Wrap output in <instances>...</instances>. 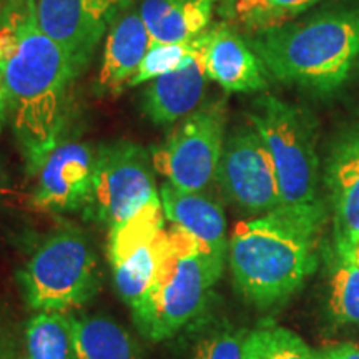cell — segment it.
<instances>
[{"label": "cell", "mask_w": 359, "mask_h": 359, "mask_svg": "<svg viewBox=\"0 0 359 359\" xmlns=\"http://www.w3.org/2000/svg\"><path fill=\"white\" fill-rule=\"evenodd\" d=\"M313 359H359V344H336L320 353H313Z\"/></svg>", "instance_id": "cell-26"}, {"label": "cell", "mask_w": 359, "mask_h": 359, "mask_svg": "<svg viewBox=\"0 0 359 359\" xmlns=\"http://www.w3.org/2000/svg\"><path fill=\"white\" fill-rule=\"evenodd\" d=\"M150 47V34L142 13L130 8L107 34L102 67L95 82L97 95L116 97L130 87V80L137 74Z\"/></svg>", "instance_id": "cell-16"}, {"label": "cell", "mask_w": 359, "mask_h": 359, "mask_svg": "<svg viewBox=\"0 0 359 359\" xmlns=\"http://www.w3.org/2000/svg\"><path fill=\"white\" fill-rule=\"evenodd\" d=\"M0 70L2 115L11 118L30 173L65 138L77 79L64 48L40 29L37 0H4Z\"/></svg>", "instance_id": "cell-1"}, {"label": "cell", "mask_w": 359, "mask_h": 359, "mask_svg": "<svg viewBox=\"0 0 359 359\" xmlns=\"http://www.w3.org/2000/svg\"><path fill=\"white\" fill-rule=\"evenodd\" d=\"M6 183H7L6 173H4V168H2V165H0V198H2V196H4V193H6Z\"/></svg>", "instance_id": "cell-29"}, {"label": "cell", "mask_w": 359, "mask_h": 359, "mask_svg": "<svg viewBox=\"0 0 359 359\" xmlns=\"http://www.w3.org/2000/svg\"><path fill=\"white\" fill-rule=\"evenodd\" d=\"M223 264L224 259L206 253L195 238L172 224L154 281L132 308L140 333L163 341L182 331L203 311Z\"/></svg>", "instance_id": "cell-4"}, {"label": "cell", "mask_w": 359, "mask_h": 359, "mask_svg": "<svg viewBox=\"0 0 359 359\" xmlns=\"http://www.w3.org/2000/svg\"><path fill=\"white\" fill-rule=\"evenodd\" d=\"M27 359H79L75 320L65 311H39L25 326Z\"/></svg>", "instance_id": "cell-20"}, {"label": "cell", "mask_w": 359, "mask_h": 359, "mask_svg": "<svg viewBox=\"0 0 359 359\" xmlns=\"http://www.w3.org/2000/svg\"><path fill=\"white\" fill-rule=\"evenodd\" d=\"M208 80L203 32L195 39V48L185 64L147 85L142 95V111L154 125L177 123L200 109Z\"/></svg>", "instance_id": "cell-13"}, {"label": "cell", "mask_w": 359, "mask_h": 359, "mask_svg": "<svg viewBox=\"0 0 359 359\" xmlns=\"http://www.w3.org/2000/svg\"><path fill=\"white\" fill-rule=\"evenodd\" d=\"M269 77L285 85L331 93L359 58V11L341 8L250 35Z\"/></svg>", "instance_id": "cell-3"}, {"label": "cell", "mask_w": 359, "mask_h": 359, "mask_svg": "<svg viewBox=\"0 0 359 359\" xmlns=\"http://www.w3.org/2000/svg\"><path fill=\"white\" fill-rule=\"evenodd\" d=\"M17 280L30 308L67 311L97 294L100 273L88 238L74 228H62L39 245Z\"/></svg>", "instance_id": "cell-6"}, {"label": "cell", "mask_w": 359, "mask_h": 359, "mask_svg": "<svg viewBox=\"0 0 359 359\" xmlns=\"http://www.w3.org/2000/svg\"><path fill=\"white\" fill-rule=\"evenodd\" d=\"M79 359H138L137 344L123 326L102 316L75 320Z\"/></svg>", "instance_id": "cell-21"}, {"label": "cell", "mask_w": 359, "mask_h": 359, "mask_svg": "<svg viewBox=\"0 0 359 359\" xmlns=\"http://www.w3.org/2000/svg\"><path fill=\"white\" fill-rule=\"evenodd\" d=\"M161 200H155L128 219L110 230L109 262L120 298L132 309L143 298L158 268L167 230Z\"/></svg>", "instance_id": "cell-10"}, {"label": "cell", "mask_w": 359, "mask_h": 359, "mask_svg": "<svg viewBox=\"0 0 359 359\" xmlns=\"http://www.w3.org/2000/svg\"><path fill=\"white\" fill-rule=\"evenodd\" d=\"M95 155L88 143L64 138L29 175L34 178L30 201L37 210L74 213L87 208L93 187Z\"/></svg>", "instance_id": "cell-12"}, {"label": "cell", "mask_w": 359, "mask_h": 359, "mask_svg": "<svg viewBox=\"0 0 359 359\" xmlns=\"http://www.w3.org/2000/svg\"><path fill=\"white\" fill-rule=\"evenodd\" d=\"M245 336L228 327L215 330L196 343L193 359H243Z\"/></svg>", "instance_id": "cell-25"}, {"label": "cell", "mask_w": 359, "mask_h": 359, "mask_svg": "<svg viewBox=\"0 0 359 359\" xmlns=\"http://www.w3.org/2000/svg\"><path fill=\"white\" fill-rule=\"evenodd\" d=\"M133 0H37L40 29L64 48L77 77L87 69L103 35Z\"/></svg>", "instance_id": "cell-11"}, {"label": "cell", "mask_w": 359, "mask_h": 359, "mask_svg": "<svg viewBox=\"0 0 359 359\" xmlns=\"http://www.w3.org/2000/svg\"><path fill=\"white\" fill-rule=\"evenodd\" d=\"M205 67L208 79L226 92L253 93L268 87L262 60L226 22L205 30Z\"/></svg>", "instance_id": "cell-15"}, {"label": "cell", "mask_w": 359, "mask_h": 359, "mask_svg": "<svg viewBox=\"0 0 359 359\" xmlns=\"http://www.w3.org/2000/svg\"><path fill=\"white\" fill-rule=\"evenodd\" d=\"M2 0H0V29H2ZM0 118H2V70H0Z\"/></svg>", "instance_id": "cell-28"}, {"label": "cell", "mask_w": 359, "mask_h": 359, "mask_svg": "<svg viewBox=\"0 0 359 359\" xmlns=\"http://www.w3.org/2000/svg\"><path fill=\"white\" fill-rule=\"evenodd\" d=\"M193 48H195V39L190 40V42L151 45L140 67H138L137 74L130 80V87L151 82V80L178 69L180 65H183L190 58Z\"/></svg>", "instance_id": "cell-24"}, {"label": "cell", "mask_w": 359, "mask_h": 359, "mask_svg": "<svg viewBox=\"0 0 359 359\" xmlns=\"http://www.w3.org/2000/svg\"><path fill=\"white\" fill-rule=\"evenodd\" d=\"M321 0H222L219 15L233 29L255 35L293 22Z\"/></svg>", "instance_id": "cell-19"}, {"label": "cell", "mask_w": 359, "mask_h": 359, "mask_svg": "<svg viewBox=\"0 0 359 359\" xmlns=\"http://www.w3.org/2000/svg\"><path fill=\"white\" fill-rule=\"evenodd\" d=\"M215 182L223 195L246 213L258 217L281 206L271 154L248 120L226 132Z\"/></svg>", "instance_id": "cell-9"}, {"label": "cell", "mask_w": 359, "mask_h": 359, "mask_svg": "<svg viewBox=\"0 0 359 359\" xmlns=\"http://www.w3.org/2000/svg\"><path fill=\"white\" fill-rule=\"evenodd\" d=\"M165 218L198 241L206 253L224 259L228 255V224L222 205L203 191H183L168 183L160 188Z\"/></svg>", "instance_id": "cell-17"}, {"label": "cell", "mask_w": 359, "mask_h": 359, "mask_svg": "<svg viewBox=\"0 0 359 359\" xmlns=\"http://www.w3.org/2000/svg\"><path fill=\"white\" fill-rule=\"evenodd\" d=\"M0 359H19L11 344H7L6 341L2 339H0Z\"/></svg>", "instance_id": "cell-27"}, {"label": "cell", "mask_w": 359, "mask_h": 359, "mask_svg": "<svg viewBox=\"0 0 359 359\" xmlns=\"http://www.w3.org/2000/svg\"><path fill=\"white\" fill-rule=\"evenodd\" d=\"M226 137V100L203 102L151 150L161 177L183 191H205L217 180Z\"/></svg>", "instance_id": "cell-7"}, {"label": "cell", "mask_w": 359, "mask_h": 359, "mask_svg": "<svg viewBox=\"0 0 359 359\" xmlns=\"http://www.w3.org/2000/svg\"><path fill=\"white\" fill-rule=\"evenodd\" d=\"M325 185L333 210L334 246L359 238V123L338 135L326 160Z\"/></svg>", "instance_id": "cell-14"}, {"label": "cell", "mask_w": 359, "mask_h": 359, "mask_svg": "<svg viewBox=\"0 0 359 359\" xmlns=\"http://www.w3.org/2000/svg\"><path fill=\"white\" fill-rule=\"evenodd\" d=\"M243 359H313V351L291 330L263 326L245 336Z\"/></svg>", "instance_id": "cell-23"}, {"label": "cell", "mask_w": 359, "mask_h": 359, "mask_svg": "<svg viewBox=\"0 0 359 359\" xmlns=\"http://www.w3.org/2000/svg\"><path fill=\"white\" fill-rule=\"evenodd\" d=\"M246 120L258 130L271 154L281 206H323L316 132L306 111L264 93L251 103Z\"/></svg>", "instance_id": "cell-5"}, {"label": "cell", "mask_w": 359, "mask_h": 359, "mask_svg": "<svg viewBox=\"0 0 359 359\" xmlns=\"http://www.w3.org/2000/svg\"><path fill=\"white\" fill-rule=\"evenodd\" d=\"M327 308L339 325H359V264L334 250L327 262Z\"/></svg>", "instance_id": "cell-22"}, {"label": "cell", "mask_w": 359, "mask_h": 359, "mask_svg": "<svg viewBox=\"0 0 359 359\" xmlns=\"http://www.w3.org/2000/svg\"><path fill=\"white\" fill-rule=\"evenodd\" d=\"M222 0H145L140 7L151 45L190 42L212 25Z\"/></svg>", "instance_id": "cell-18"}, {"label": "cell", "mask_w": 359, "mask_h": 359, "mask_svg": "<svg viewBox=\"0 0 359 359\" xmlns=\"http://www.w3.org/2000/svg\"><path fill=\"white\" fill-rule=\"evenodd\" d=\"M154 163L145 148L128 140L103 143L97 148L88 218L109 226L127 223L160 198Z\"/></svg>", "instance_id": "cell-8"}, {"label": "cell", "mask_w": 359, "mask_h": 359, "mask_svg": "<svg viewBox=\"0 0 359 359\" xmlns=\"http://www.w3.org/2000/svg\"><path fill=\"white\" fill-rule=\"evenodd\" d=\"M323 206H278L235 224L230 243L233 281L250 303L269 308L291 298L318 266Z\"/></svg>", "instance_id": "cell-2"}]
</instances>
